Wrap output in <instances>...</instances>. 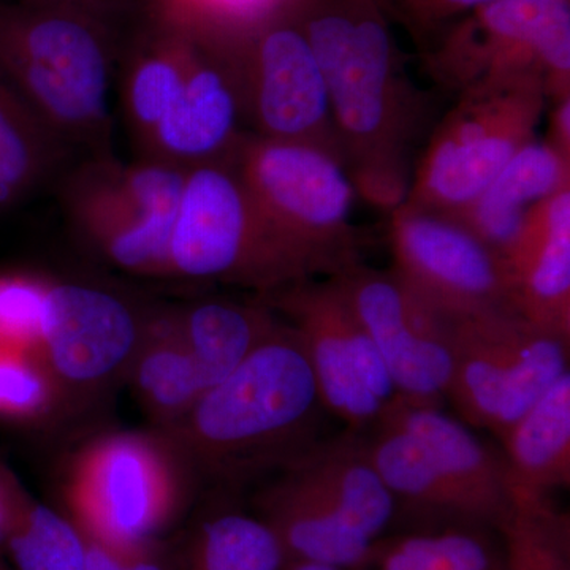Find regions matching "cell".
I'll return each mask as SVG.
<instances>
[{"mask_svg":"<svg viewBox=\"0 0 570 570\" xmlns=\"http://www.w3.org/2000/svg\"><path fill=\"white\" fill-rule=\"evenodd\" d=\"M325 415L302 341L277 321L230 376L170 426V439L194 469L243 483L276 474L317 444Z\"/></svg>","mask_w":570,"mask_h":570,"instance_id":"6da1fadb","label":"cell"},{"mask_svg":"<svg viewBox=\"0 0 570 570\" xmlns=\"http://www.w3.org/2000/svg\"><path fill=\"white\" fill-rule=\"evenodd\" d=\"M298 26L324 75L356 193L393 212L406 200L409 154L425 132V94L401 73L387 28L373 14L322 10Z\"/></svg>","mask_w":570,"mask_h":570,"instance_id":"7a4b0ae2","label":"cell"},{"mask_svg":"<svg viewBox=\"0 0 570 570\" xmlns=\"http://www.w3.org/2000/svg\"><path fill=\"white\" fill-rule=\"evenodd\" d=\"M396 508L365 434L348 430L321 439L257 494L258 519L275 532L287 561L347 570L370 564Z\"/></svg>","mask_w":570,"mask_h":570,"instance_id":"3957f363","label":"cell"},{"mask_svg":"<svg viewBox=\"0 0 570 570\" xmlns=\"http://www.w3.org/2000/svg\"><path fill=\"white\" fill-rule=\"evenodd\" d=\"M0 75L48 129L78 138L102 132L110 56L75 0L0 3Z\"/></svg>","mask_w":570,"mask_h":570,"instance_id":"277c9868","label":"cell"},{"mask_svg":"<svg viewBox=\"0 0 570 570\" xmlns=\"http://www.w3.org/2000/svg\"><path fill=\"white\" fill-rule=\"evenodd\" d=\"M434 126L411 176L404 205L452 216L471 205L505 164L538 138L549 100L539 73H513L469 86Z\"/></svg>","mask_w":570,"mask_h":570,"instance_id":"5b68a950","label":"cell"},{"mask_svg":"<svg viewBox=\"0 0 570 570\" xmlns=\"http://www.w3.org/2000/svg\"><path fill=\"white\" fill-rule=\"evenodd\" d=\"M168 272L272 294L322 277L258 212L232 164L194 165L184 176Z\"/></svg>","mask_w":570,"mask_h":570,"instance_id":"8992f818","label":"cell"},{"mask_svg":"<svg viewBox=\"0 0 570 570\" xmlns=\"http://www.w3.org/2000/svg\"><path fill=\"white\" fill-rule=\"evenodd\" d=\"M193 464L170 438L118 433L75 456L66 499L82 538L116 550H140L174 523L189 494Z\"/></svg>","mask_w":570,"mask_h":570,"instance_id":"52a82bcc","label":"cell"},{"mask_svg":"<svg viewBox=\"0 0 570 570\" xmlns=\"http://www.w3.org/2000/svg\"><path fill=\"white\" fill-rule=\"evenodd\" d=\"M234 168L258 212L322 277L362 262V236L352 224L355 184L332 153L306 142L239 140Z\"/></svg>","mask_w":570,"mask_h":570,"instance_id":"ba28073f","label":"cell"},{"mask_svg":"<svg viewBox=\"0 0 570 570\" xmlns=\"http://www.w3.org/2000/svg\"><path fill=\"white\" fill-rule=\"evenodd\" d=\"M450 352L445 401L498 439L569 373L570 341L513 311L450 318Z\"/></svg>","mask_w":570,"mask_h":570,"instance_id":"9c48e42d","label":"cell"},{"mask_svg":"<svg viewBox=\"0 0 570 570\" xmlns=\"http://www.w3.org/2000/svg\"><path fill=\"white\" fill-rule=\"evenodd\" d=\"M262 303L302 341L326 412L355 433L376 425L396 390L335 277L299 281L262 295Z\"/></svg>","mask_w":570,"mask_h":570,"instance_id":"30bf717a","label":"cell"},{"mask_svg":"<svg viewBox=\"0 0 570 570\" xmlns=\"http://www.w3.org/2000/svg\"><path fill=\"white\" fill-rule=\"evenodd\" d=\"M436 78L450 91L504 75L534 71L547 97L570 94L569 0H493L434 62Z\"/></svg>","mask_w":570,"mask_h":570,"instance_id":"8fae6325","label":"cell"},{"mask_svg":"<svg viewBox=\"0 0 570 570\" xmlns=\"http://www.w3.org/2000/svg\"><path fill=\"white\" fill-rule=\"evenodd\" d=\"M389 243L390 272L442 316L513 311L504 258L456 220L401 204Z\"/></svg>","mask_w":570,"mask_h":570,"instance_id":"7c38bea8","label":"cell"},{"mask_svg":"<svg viewBox=\"0 0 570 570\" xmlns=\"http://www.w3.org/2000/svg\"><path fill=\"white\" fill-rule=\"evenodd\" d=\"M333 277L373 340L396 395L441 406L452 374L450 318L392 272L360 262Z\"/></svg>","mask_w":570,"mask_h":570,"instance_id":"4fadbf2b","label":"cell"},{"mask_svg":"<svg viewBox=\"0 0 570 570\" xmlns=\"http://www.w3.org/2000/svg\"><path fill=\"white\" fill-rule=\"evenodd\" d=\"M234 69L243 115L257 137L306 142L344 163L324 75L298 24L266 26Z\"/></svg>","mask_w":570,"mask_h":570,"instance_id":"5bb4252c","label":"cell"},{"mask_svg":"<svg viewBox=\"0 0 570 570\" xmlns=\"http://www.w3.org/2000/svg\"><path fill=\"white\" fill-rule=\"evenodd\" d=\"M184 176L176 165L157 163L97 175L78 195V216L116 265L167 273Z\"/></svg>","mask_w":570,"mask_h":570,"instance_id":"9a60e30c","label":"cell"},{"mask_svg":"<svg viewBox=\"0 0 570 570\" xmlns=\"http://www.w3.org/2000/svg\"><path fill=\"white\" fill-rule=\"evenodd\" d=\"M142 326L110 292L81 284L48 285L40 354L63 385L99 384L130 365Z\"/></svg>","mask_w":570,"mask_h":570,"instance_id":"2e32d148","label":"cell"},{"mask_svg":"<svg viewBox=\"0 0 570 570\" xmlns=\"http://www.w3.org/2000/svg\"><path fill=\"white\" fill-rule=\"evenodd\" d=\"M382 417L417 439L439 475L459 498L469 524L497 531L502 527L513 504L502 456L434 404L396 395Z\"/></svg>","mask_w":570,"mask_h":570,"instance_id":"e0dca14e","label":"cell"},{"mask_svg":"<svg viewBox=\"0 0 570 570\" xmlns=\"http://www.w3.org/2000/svg\"><path fill=\"white\" fill-rule=\"evenodd\" d=\"M502 258L512 309L570 341V187L531 208Z\"/></svg>","mask_w":570,"mask_h":570,"instance_id":"ac0fdd59","label":"cell"},{"mask_svg":"<svg viewBox=\"0 0 570 570\" xmlns=\"http://www.w3.org/2000/svg\"><path fill=\"white\" fill-rule=\"evenodd\" d=\"M242 116L234 67L214 61L193 40L181 92L148 140L171 163H214L234 151Z\"/></svg>","mask_w":570,"mask_h":570,"instance_id":"d6986e66","label":"cell"},{"mask_svg":"<svg viewBox=\"0 0 570 570\" xmlns=\"http://www.w3.org/2000/svg\"><path fill=\"white\" fill-rule=\"evenodd\" d=\"M570 187V159L547 140L520 149L493 183L450 219L468 228L499 255L519 236L531 208Z\"/></svg>","mask_w":570,"mask_h":570,"instance_id":"ffe728a7","label":"cell"},{"mask_svg":"<svg viewBox=\"0 0 570 570\" xmlns=\"http://www.w3.org/2000/svg\"><path fill=\"white\" fill-rule=\"evenodd\" d=\"M512 494L570 487V371L499 438Z\"/></svg>","mask_w":570,"mask_h":570,"instance_id":"44dd1931","label":"cell"},{"mask_svg":"<svg viewBox=\"0 0 570 570\" xmlns=\"http://www.w3.org/2000/svg\"><path fill=\"white\" fill-rule=\"evenodd\" d=\"M130 367L142 404L168 426L179 422L205 395L179 318H159L146 325Z\"/></svg>","mask_w":570,"mask_h":570,"instance_id":"7402d4cb","label":"cell"},{"mask_svg":"<svg viewBox=\"0 0 570 570\" xmlns=\"http://www.w3.org/2000/svg\"><path fill=\"white\" fill-rule=\"evenodd\" d=\"M179 324L206 393L234 373L273 332L277 318L265 303L247 306L213 299L187 311Z\"/></svg>","mask_w":570,"mask_h":570,"instance_id":"603a6c76","label":"cell"},{"mask_svg":"<svg viewBox=\"0 0 570 570\" xmlns=\"http://www.w3.org/2000/svg\"><path fill=\"white\" fill-rule=\"evenodd\" d=\"M489 528L450 524L436 532L381 539L363 570H505Z\"/></svg>","mask_w":570,"mask_h":570,"instance_id":"cb8c5ba5","label":"cell"},{"mask_svg":"<svg viewBox=\"0 0 570 570\" xmlns=\"http://www.w3.org/2000/svg\"><path fill=\"white\" fill-rule=\"evenodd\" d=\"M6 542L18 570H85L86 540L73 523L24 497L7 480Z\"/></svg>","mask_w":570,"mask_h":570,"instance_id":"d4e9b609","label":"cell"},{"mask_svg":"<svg viewBox=\"0 0 570 570\" xmlns=\"http://www.w3.org/2000/svg\"><path fill=\"white\" fill-rule=\"evenodd\" d=\"M512 510L498 532L505 570H570L569 515L551 497L512 494Z\"/></svg>","mask_w":570,"mask_h":570,"instance_id":"484cf974","label":"cell"},{"mask_svg":"<svg viewBox=\"0 0 570 570\" xmlns=\"http://www.w3.org/2000/svg\"><path fill=\"white\" fill-rule=\"evenodd\" d=\"M190 55L193 39L179 29L142 51L130 67L124 97L130 122L140 130L142 138L151 137L178 99L189 70Z\"/></svg>","mask_w":570,"mask_h":570,"instance_id":"4316f807","label":"cell"},{"mask_svg":"<svg viewBox=\"0 0 570 570\" xmlns=\"http://www.w3.org/2000/svg\"><path fill=\"white\" fill-rule=\"evenodd\" d=\"M285 562L283 547L265 521L224 513L198 532L189 570H283Z\"/></svg>","mask_w":570,"mask_h":570,"instance_id":"83f0119b","label":"cell"},{"mask_svg":"<svg viewBox=\"0 0 570 570\" xmlns=\"http://www.w3.org/2000/svg\"><path fill=\"white\" fill-rule=\"evenodd\" d=\"M48 127L0 75V204L39 179L50 157Z\"/></svg>","mask_w":570,"mask_h":570,"instance_id":"f1b7e54d","label":"cell"},{"mask_svg":"<svg viewBox=\"0 0 570 570\" xmlns=\"http://www.w3.org/2000/svg\"><path fill=\"white\" fill-rule=\"evenodd\" d=\"M61 382L40 352L0 344V419L33 422L59 401Z\"/></svg>","mask_w":570,"mask_h":570,"instance_id":"f546056e","label":"cell"},{"mask_svg":"<svg viewBox=\"0 0 570 570\" xmlns=\"http://www.w3.org/2000/svg\"><path fill=\"white\" fill-rule=\"evenodd\" d=\"M47 292L36 277L0 276V344L40 352Z\"/></svg>","mask_w":570,"mask_h":570,"instance_id":"4dcf8cb0","label":"cell"},{"mask_svg":"<svg viewBox=\"0 0 570 570\" xmlns=\"http://www.w3.org/2000/svg\"><path fill=\"white\" fill-rule=\"evenodd\" d=\"M86 540V539H85ZM85 570H167L151 547L116 550L86 540Z\"/></svg>","mask_w":570,"mask_h":570,"instance_id":"1f68e13d","label":"cell"},{"mask_svg":"<svg viewBox=\"0 0 570 570\" xmlns=\"http://www.w3.org/2000/svg\"><path fill=\"white\" fill-rule=\"evenodd\" d=\"M179 20L194 18H228L246 20L258 17L273 0H168Z\"/></svg>","mask_w":570,"mask_h":570,"instance_id":"d6a6232c","label":"cell"},{"mask_svg":"<svg viewBox=\"0 0 570 570\" xmlns=\"http://www.w3.org/2000/svg\"><path fill=\"white\" fill-rule=\"evenodd\" d=\"M547 141L570 159V94L553 100Z\"/></svg>","mask_w":570,"mask_h":570,"instance_id":"836d02e7","label":"cell"},{"mask_svg":"<svg viewBox=\"0 0 570 570\" xmlns=\"http://www.w3.org/2000/svg\"><path fill=\"white\" fill-rule=\"evenodd\" d=\"M493 0H414L422 17L441 18L460 11L478 10Z\"/></svg>","mask_w":570,"mask_h":570,"instance_id":"e575fe53","label":"cell"},{"mask_svg":"<svg viewBox=\"0 0 570 570\" xmlns=\"http://www.w3.org/2000/svg\"><path fill=\"white\" fill-rule=\"evenodd\" d=\"M10 498L7 480L0 479V542L6 539L7 524H9Z\"/></svg>","mask_w":570,"mask_h":570,"instance_id":"d590c367","label":"cell"},{"mask_svg":"<svg viewBox=\"0 0 570 570\" xmlns=\"http://www.w3.org/2000/svg\"><path fill=\"white\" fill-rule=\"evenodd\" d=\"M283 570H347L335 568V566L318 564V562L287 561Z\"/></svg>","mask_w":570,"mask_h":570,"instance_id":"8d00e7d4","label":"cell"},{"mask_svg":"<svg viewBox=\"0 0 570 570\" xmlns=\"http://www.w3.org/2000/svg\"><path fill=\"white\" fill-rule=\"evenodd\" d=\"M0 570H6V569H3L2 566H0Z\"/></svg>","mask_w":570,"mask_h":570,"instance_id":"74e56055","label":"cell"}]
</instances>
